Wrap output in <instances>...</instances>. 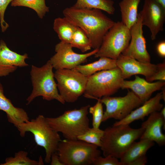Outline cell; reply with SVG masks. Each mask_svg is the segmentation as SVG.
<instances>
[{
    "label": "cell",
    "mask_w": 165,
    "mask_h": 165,
    "mask_svg": "<svg viewBox=\"0 0 165 165\" xmlns=\"http://www.w3.org/2000/svg\"><path fill=\"white\" fill-rule=\"evenodd\" d=\"M97 9L76 8L72 6L63 11L64 17L85 32L92 48L98 49L103 38L115 22Z\"/></svg>",
    "instance_id": "cell-1"
},
{
    "label": "cell",
    "mask_w": 165,
    "mask_h": 165,
    "mask_svg": "<svg viewBox=\"0 0 165 165\" xmlns=\"http://www.w3.org/2000/svg\"><path fill=\"white\" fill-rule=\"evenodd\" d=\"M143 131L141 127L134 129L127 124L107 127L104 130L100 147L104 156L120 159L130 145L140 138Z\"/></svg>",
    "instance_id": "cell-2"
},
{
    "label": "cell",
    "mask_w": 165,
    "mask_h": 165,
    "mask_svg": "<svg viewBox=\"0 0 165 165\" xmlns=\"http://www.w3.org/2000/svg\"><path fill=\"white\" fill-rule=\"evenodd\" d=\"M89 105L79 109L65 111L56 117H46L50 126L57 132L61 133L65 139H77L90 128L88 117Z\"/></svg>",
    "instance_id": "cell-3"
},
{
    "label": "cell",
    "mask_w": 165,
    "mask_h": 165,
    "mask_svg": "<svg viewBox=\"0 0 165 165\" xmlns=\"http://www.w3.org/2000/svg\"><path fill=\"white\" fill-rule=\"evenodd\" d=\"M22 137L27 132L31 133L36 144L43 147L45 151V162L49 163L52 154L56 152L61 141L58 133L50 126L42 115L20 124L17 128Z\"/></svg>",
    "instance_id": "cell-4"
},
{
    "label": "cell",
    "mask_w": 165,
    "mask_h": 165,
    "mask_svg": "<svg viewBox=\"0 0 165 165\" xmlns=\"http://www.w3.org/2000/svg\"><path fill=\"white\" fill-rule=\"evenodd\" d=\"M98 147L79 140L65 139L59 143L56 152L64 165H90L100 156Z\"/></svg>",
    "instance_id": "cell-5"
},
{
    "label": "cell",
    "mask_w": 165,
    "mask_h": 165,
    "mask_svg": "<svg viewBox=\"0 0 165 165\" xmlns=\"http://www.w3.org/2000/svg\"><path fill=\"white\" fill-rule=\"evenodd\" d=\"M53 68L49 60L40 68L32 65L30 75L33 90L26 100L27 105L40 96L46 101L55 99L62 104L65 103V101L58 93L57 84L54 79Z\"/></svg>",
    "instance_id": "cell-6"
},
{
    "label": "cell",
    "mask_w": 165,
    "mask_h": 165,
    "mask_svg": "<svg viewBox=\"0 0 165 165\" xmlns=\"http://www.w3.org/2000/svg\"><path fill=\"white\" fill-rule=\"evenodd\" d=\"M124 80L117 67L97 72L88 77L84 96L96 100L111 96L121 88Z\"/></svg>",
    "instance_id": "cell-7"
},
{
    "label": "cell",
    "mask_w": 165,
    "mask_h": 165,
    "mask_svg": "<svg viewBox=\"0 0 165 165\" xmlns=\"http://www.w3.org/2000/svg\"><path fill=\"white\" fill-rule=\"evenodd\" d=\"M130 39V29L122 21L115 22L104 36L95 57L116 60L127 47Z\"/></svg>",
    "instance_id": "cell-8"
},
{
    "label": "cell",
    "mask_w": 165,
    "mask_h": 165,
    "mask_svg": "<svg viewBox=\"0 0 165 165\" xmlns=\"http://www.w3.org/2000/svg\"><path fill=\"white\" fill-rule=\"evenodd\" d=\"M59 94L65 102L73 103L83 94L88 77L74 69L57 70L54 73Z\"/></svg>",
    "instance_id": "cell-9"
},
{
    "label": "cell",
    "mask_w": 165,
    "mask_h": 165,
    "mask_svg": "<svg viewBox=\"0 0 165 165\" xmlns=\"http://www.w3.org/2000/svg\"><path fill=\"white\" fill-rule=\"evenodd\" d=\"M96 100H99L106 107L102 122L111 118L121 120L143 104L132 91H128L123 97L105 96Z\"/></svg>",
    "instance_id": "cell-10"
},
{
    "label": "cell",
    "mask_w": 165,
    "mask_h": 165,
    "mask_svg": "<svg viewBox=\"0 0 165 165\" xmlns=\"http://www.w3.org/2000/svg\"><path fill=\"white\" fill-rule=\"evenodd\" d=\"M70 43L61 41L55 46L56 53L49 61L53 68L57 70L73 69L86 62L87 58L95 54L98 49H94L89 53L79 54L74 52Z\"/></svg>",
    "instance_id": "cell-11"
},
{
    "label": "cell",
    "mask_w": 165,
    "mask_h": 165,
    "mask_svg": "<svg viewBox=\"0 0 165 165\" xmlns=\"http://www.w3.org/2000/svg\"><path fill=\"white\" fill-rule=\"evenodd\" d=\"M139 14L143 25L147 27L151 33L152 40L163 29L165 9L154 0H145L142 9Z\"/></svg>",
    "instance_id": "cell-12"
},
{
    "label": "cell",
    "mask_w": 165,
    "mask_h": 165,
    "mask_svg": "<svg viewBox=\"0 0 165 165\" xmlns=\"http://www.w3.org/2000/svg\"><path fill=\"white\" fill-rule=\"evenodd\" d=\"M143 26L138 13L137 22L130 29V42L122 54L141 62H149L151 57L147 50L146 41L143 35Z\"/></svg>",
    "instance_id": "cell-13"
},
{
    "label": "cell",
    "mask_w": 165,
    "mask_h": 165,
    "mask_svg": "<svg viewBox=\"0 0 165 165\" xmlns=\"http://www.w3.org/2000/svg\"><path fill=\"white\" fill-rule=\"evenodd\" d=\"M116 65L120 70L124 79L140 74L145 76L146 80L148 82L157 70V64L150 62H141L122 54L116 60Z\"/></svg>",
    "instance_id": "cell-14"
},
{
    "label": "cell",
    "mask_w": 165,
    "mask_h": 165,
    "mask_svg": "<svg viewBox=\"0 0 165 165\" xmlns=\"http://www.w3.org/2000/svg\"><path fill=\"white\" fill-rule=\"evenodd\" d=\"M27 54H19L10 50L2 39L0 41V77L5 76L15 71L18 67L28 66L25 60Z\"/></svg>",
    "instance_id": "cell-15"
},
{
    "label": "cell",
    "mask_w": 165,
    "mask_h": 165,
    "mask_svg": "<svg viewBox=\"0 0 165 165\" xmlns=\"http://www.w3.org/2000/svg\"><path fill=\"white\" fill-rule=\"evenodd\" d=\"M149 115L141 124V127L144 131L140 139L149 140L160 146H163L165 144V135L162 132V128L163 127L165 128V118L160 111L153 112Z\"/></svg>",
    "instance_id": "cell-16"
},
{
    "label": "cell",
    "mask_w": 165,
    "mask_h": 165,
    "mask_svg": "<svg viewBox=\"0 0 165 165\" xmlns=\"http://www.w3.org/2000/svg\"><path fill=\"white\" fill-rule=\"evenodd\" d=\"M165 85L163 81L150 82L136 75L133 80L123 81L121 88L131 90L143 103L150 98L154 92L161 90Z\"/></svg>",
    "instance_id": "cell-17"
},
{
    "label": "cell",
    "mask_w": 165,
    "mask_h": 165,
    "mask_svg": "<svg viewBox=\"0 0 165 165\" xmlns=\"http://www.w3.org/2000/svg\"><path fill=\"white\" fill-rule=\"evenodd\" d=\"M162 99V92L158 93L155 96L144 102L141 105L133 110L123 119L115 122L112 125H129L134 121L142 119L151 113L160 112L163 105L160 103Z\"/></svg>",
    "instance_id": "cell-18"
},
{
    "label": "cell",
    "mask_w": 165,
    "mask_h": 165,
    "mask_svg": "<svg viewBox=\"0 0 165 165\" xmlns=\"http://www.w3.org/2000/svg\"><path fill=\"white\" fill-rule=\"evenodd\" d=\"M0 110L6 113L8 121L16 128L20 124L29 120L28 114L24 109L15 107L11 101L5 96L0 82Z\"/></svg>",
    "instance_id": "cell-19"
},
{
    "label": "cell",
    "mask_w": 165,
    "mask_h": 165,
    "mask_svg": "<svg viewBox=\"0 0 165 165\" xmlns=\"http://www.w3.org/2000/svg\"><path fill=\"white\" fill-rule=\"evenodd\" d=\"M154 145V142L149 140L140 139L138 142H133L120 158L123 165L129 164L134 160L146 155L149 149Z\"/></svg>",
    "instance_id": "cell-20"
},
{
    "label": "cell",
    "mask_w": 165,
    "mask_h": 165,
    "mask_svg": "<svg viewBox=\"0 0 165 165\" xmlns=\"http://www.w3.org/2000/svg\"><path fill=\"white\" fill-rule=\"evenodd\" d=\"M117 67L116 60L105 57L85 65H79L73 68L85 76L88 77L100 71L112 69Z\"/></svg>",
    "instance_id": "cell-21"
},
{
    "label": "cell",
    "mask_w": 165,
    "mask_h": 165,
    "mask_svg": "<svg viewBox=\"0 0 165 165\" xmlns=\"http://www.w3.org/2000/svg\"><path fill=\"white\" fill-rule=\"evenodd\" d=\"M141 0H122L119 3L122 22L130 29L137 22L138 8Z\"/></svg>",
    "instance_id": "cell-22"
},
{
    "label": "cell",
    "mask_w": 165,
    "mask_h": 165,
    "mask_svg": "<svg viewBox=\"0 0 165 165\" xmlns=\"http://www.w3.org/2000/svg\"><path fill=\"white\" fill-rule=\"evenodd\" d=\"M77 27L64 17L55 19L53 28L61 41L70 43Z\"/></svg>",
    "instance_id": "cell-23"
},
{
    "label": "cell",
    "mask_w": 165,
    "mask_h": 165,
    "mask_svg": "<svg viewBox=\"0 0 165 165\" xmlns=\"http://www.w3.org/2000/svg\"><path fill=\"white\" fill-rule=\"evenodd\" d=\"M112 0H77L72 6L76 8L97 9L113 14L115 10Z\"/></svg>",
    "instance_id": "cell-24"
},
{
    "label": "cell",
    "mask_w": 165,
    "mask_h": 165,
    "mask_svg": "<svg viewBox=\"0 0 165 165\" xmlns=\"http://www.w3.org/2000/svg\"><path fill=\"white\" fill-rule=\"evenodd\" d=\"M11 5L12 6H22L32 9L41 19L49 11V7L46 5L45 0H13Z\"/></svg>",
    "instance_id": "cell-25"
},
{
    "label": "cell",
    "mask_w": 165,
    "mask_h": 165,
    "mask_svg": "<svg viewBox=\"0 0 165 165\" xmlns=\"http://www.w3.org/2000/svg\"><path fill=\"white\" fill-rule=\"evenodd\" d=\"M28 153L20 151L15 153L14 157H9L6 159L5 162L1 165H42L44 164L43 160L40 156L38 161L33 160L28 156Z\"/></svg>",
    "instance_id": "cell-26"
},
{
    "label": "cell",
    "mask_w": 165,
    "mask_h": 165,
    "mask_svg": "<svg viewBox=\"0 0 165 165\" xmlns=\"http://www.w3.org/2000/svg\"><path fill=\"white\" fill-rule=\"evenodd\" d=\"M70 44L72 47L79 49L85 52L92 48L90 41L85 32L78 27L72 38Z\"/></svg>",
    "instance_id": "cell-27"
},
{
    "label": "cell",
    "mask_w": 165,
    "mask_h": 165,
    "mask_svg": "<svg viewBox=\"0 0 165 165\" xmlns=\"http://www.w3.org/2000/svg\"><path fill=\"white\" fill-rule=\"evenodd\" d=\"M104 133V130L100 129L99 128H90L84 133L78 136L77 139L100 147L101 139Z\"/></svg>",
    "instance_id": "cell-28"
},
{
    "label": "cell",
    "mask_w": 165,
    "mask_h": 165,
    "mask_svg": "<svg viewBox=\"0 0 165 165\" xmlns=\"http://www.w3.org/2000/svg\"><path fill=\"white\" fill-rule=\"evenodd\" d=\"M93 106H90L89 108V112L92 116V124L93 127L99 128L102 122L104 112L102 103L99 100Z\"/></svg>",
    "instance_id": "cell-29"
},
{
    "label": "cell",
    "mask_w": 165,
    "mask_h": 165,
    "mask_svg": "<svg viewBox=\"0 0 165 165\" xmlns=\"http://www.w3.org/2000/svg\"><path fill=\"white\" fill-rule=\"evenodd\" d=\"M94 165H123L118 159L111 156L102 157L100 156L96 158L92 164Z\"/></svg>",
    "instance_id": "cell-30"
},
{
    "label": "cell",
    "mask_w": 165,
    "mask_h": 165,
    "mask_svg": "<svg viewBox=\"0 0 165 165\" xmlns=\"http://www.w3.org/2000/svg\"><path fill=\"white\" fill-rule=\"evenodd\" d=\"M13 0H0V24L1 31L5 32L9 27L4 20V14L7 7Z\"/></svg>",
    "instance_id": "cell-31"
},
{
    "label": "cell",
    "mask_w": 165,
    "mask_h": 165,
    "mask_svg": "<svg viewBox=\"0 0 165 165\" xmlns=\"http://www.w3.org/2000/svg\"><path fill=\"white\" fill-rule=\"evenodd\" d=\"M157 70L148 82H152L154 81H165V62L157 64Z\"/></svg>",
    "instance_id": "cell-32"
},
{
    "label": "cell",
    "mask_w": 165,
    "mask_h": 165,
    "mask_svg": "<svg viewBox=\"0 0 165 165\" xmlns=\"http://www.w3.org/2000/svg\"><path fill=\"white\" fill-rule=\"evenodd\" d=\"M147 162V157L146 155H145L133 160L129 165H145Z\"/></svg>",
    "instance_id": "cell-33"
},
{
    "label": "cell",
    "mask_w": 165,
    "mask_h": 165,
    "mask_svg": "<svg viewBox=\"0 0 165 165\" xmlns=\"http://www.w3.org/2000/svg\"><path fill=\"white\" fill-rule=\"evenodd\" d=\"M50 163L51 165H64L61 161L56 152L52 154Z\"/></svg>",
    "instance_id": "cell-34"
},
{
    "label": "cell",
    "mask_w": 165,
    "mask_h": 165,
    "mask_svg": "<svg viewBox=\"0 0 165 165\" xmlns=\"http://www.w3.org/2000/svg\"><path fill=\"white\" fill-rule=\"evenodd\" d=\"M157 51L159 55L164 57H165V42L162 41L159 42L157 46Z\"/></svg>",
    "instance_id": "cell-35"
},
{
    "label": "cell",
    "mask_w": 165,
    "mask_h": 165,
    "mask_svg": "<svg viewBox=\"0 0 165 165\" xmlns=\"http://www.w3.org/2000/svg\"><path fill=\"white\" fill-rule=\"evenodd\" d=\"M165 9V0H154Z\"/></svg>",
    "instance_id": "cell-36"
},
{
    "label": "cell",
    "mask_w": 165,
    "mask_h": 165,
    "mask_svg": "<svg viewBox=\"0 0 165 165\" xmlns=\"http://www.w3.org/2000/svg\"><path fill=\"white\" fill-rule=\"evenodd\" d=\"M160 111L161 114L164 118H165V107L162 108Z\"/></svg>",
    "instance_id": "cell-37"
}]
</instances>
